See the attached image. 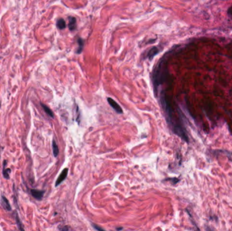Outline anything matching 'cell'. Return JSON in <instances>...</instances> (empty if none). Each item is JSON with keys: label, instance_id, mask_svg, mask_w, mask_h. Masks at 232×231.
Wrapping results in <instances>:
<instances>
[{"label": "cell", "instance_id": "1", "mask_svg": "<svg viewBox=\"0 0 232 231\" xmlns=\"http://www.w3.org/2000/svg\"><path fill=\"white\" fill-rule=\"evenodd\" d=\"M160 100L162 106L164 110L167 122L169 124L170 127H171L172 131L177 135L182 138L186 142H188V136L186 134L184 128H183L182 125H181V122L177 121V120L175 119V114L173 112L172 108L171 107L170 104L168 101L167 98L165 97V95L162 94Z\"/></svg>", "mask_w": 232, "mask_h": 231}, {"label": "cell", "instance_id": "15", "mask_svg": "<svg viewBox=\"0 0 232 231\" xmlns=\"http://www.w3.org/2000/svg\"><path fill=\"white\" fill-rule=\"evenodd\" d=\"M60 230H69V228H67V227H64V228H59Z\"/></svg>", "mask_w": 232, "mask_h": 231}, {"label": "cell", "instance_id": "9", "mask_svg": "<svg viewBox=\"0 0 232 231\" xmlns=\"http://www.w3.org/2000/svg\"><path fill=\"white\" fill-rule=\"evenodd\" d=\"M41 106H42L43 109L44 110V111L46 112V114H48V115L50 116V117H51L52 118L54 117V114H53V112L52 111V110L50 109V108L47 106L46 105H45V104L41 103Z\"/></svg>", "mask_w": 232, "mask_h": 231}, {"label": "cell", "instance_id": "13", "mask_svg": "<svg viewBox=\"0 0 232 231\" xmlns=\"http://www.w3.org/2000/svg\"><path fill=\"white\" fill-rule=\"evenodd\" d=\"M11 170L10 169H6L5 168V166L3 165V175L5 179H9L10 178V173Z\"/></svg>", "mask_w": 232, "mask_h": 231}, {"label": "cell", "instance_id": "5", "mask_svg": "<svg viewBox=\"0 0 232 231\" xmlns=\"http://www.w3.org/2000/svg\"><path fill=\"white\" fill-rule=\"evenodd\" d=\"M67 174H68V169L67 168H65L63 170V172H61V174H60L59 176H58V179L56 180V184H55V186H57L59 185L63 182L64 180L66 179V178H67Z\"/></svg>", "mask_w": 232, "mask_h": 231}, {"label": "cell", "instance_id": "8", "mask_svg": "<svg viewBox=\"0 0 232 231\" xmlns=\"http://www.w3.org/2000/svg\"><path fill=\"white\" fill-rule=\"evenodd\" d=\"M56 26H57V27L59 29H65L67 25H66V22L64 19L60 18L57 20V22H56Z\"/></svg>", "mask_w": 232, "mask_h": 231}, {"label": "cell", "instance_id": "2", "mask_svg": "<svg viewBox=\"0 0 232 231\" xmlns=\"http://www.w3.org/2000/svg\"><path fill=\"white\" fill-rule=\"evenodd\" d=\"M107 101H108L109 104H110V106L114 108V109L116 110V112H118L119 114H122L123 113V110L122 108L120 107V106L117 103V102L114 100H113L112 98H107Z\"/></svg>", "mask_w": 232, "mask_h": 231}, {"label": "cell", "instance_id": "12", "mask_svg": "<svg viewBox=\"0 0 232 231\" xmlns=\"http://www.w3.org/2000/svg\"><path fill=\"white\" fill-rule=\"evenodd\" d=\"M52 150H53L54 156L56 157L58 156V153H59V150H58V147L54 140H53V141H52Z\"/></svg>", "mask_w": 232, "mask_h": 231}, {"label": "cell", "instance_id": "17", "mask_svg": "<svg viewBox=\"0 0 232 231\" xmlns=\"http://www.w3.org/2000/svg\"><path fill=\"white\" fill-rule=\"evenodd\" d=\"M0 153H1V147H0Z\"/></svg>", "mask_w": 232, "mask_h": 231}, {"label": "cell", "instance_id": "6", "mask_svg": "<svg viewBox=\"0 0 232 231\" xmlns=\"http://www.w3.org/2000/svg\"><path fill=\"white\" fill-rule=\"evenodd\" d=\"M159 50L158 48L154 46V47L151 48V49L149 50V51L148 52V53L147 54V58H148L150 61H152L154 58V56H155V55H157V54L159 53Z\"/></svg>", "mask_w": 232, "mask_h": 231}, {"label": "cell", "instance_id": "11", "mask_svg": "<svg viewBox=\"0 0 232 231\" xmlns=\"http://www.w3.org/2000/svg\"><path fill=\"white\" fill-rule=\"evenodd\" d=\"M14 215H15V219H16V222L17 224V226H18V229L21 230H24V228H23V227L22 223H21V221L20 220V218H19L18 213H17L16 211H15L14 212Z\"/></svg>", "mask_w": 232, "mask_h": 231}, {"label": "cell", "instance_id": "4", "mask_svg": "<svg viewBox=\"0 0 232 231\" xmlns=\"http://www.w3.org/2000/svg\"><path fill=\"white\" fill-rule=\"evenodd\" d=\"M0 203H1V206L3 207V208L6 211H11L12 210V207L10 204L8 200L7 199V198L5 197V196L2 195L1 196V200H0Z\"/></svg>", "mask_w": 232, "mask_h": 231}, {"label": "cell", "instance_id": "3", "mask_svg": "<svg viewBox=\"0 0 232 231\" xmlns=\"http://www.w3.org/2000/svg\"><path fill=\"white\" fill-rule=\"evenodd\" d=\"M30 193L31 195L35 199L40 201V200L42 199L43 197H44L45 191H40V190H37V189H31L30 191Z\"/></svg>", "mask_w": 232, "mask_h": 231}, {"label": "cell", "instance_id": "14", "mask_svg": "<svg viewBox=\"0 0 232 231\" xmlns=\"http://www.w3.org/2000/svg\"><path fill=\"white\" fill-rule=\"evenodd\" d=\"M92 226L94 227V228L95 229H96V230H104V229L102 228H101V227L98 226H97V225H96V224H92Z\"/></svg>", "mask_w": 232, "mask_h": 231}, {"label": "cell", "instance_id": "10", "mask_svg": "<svg viewBox=\"0 0 232 231\" xmlns=\"http://www.w3.org/2000/svg\"><path fill=\"white\" fill-rule=\"evenodd\" d=\"M77 43H78L79 47H78V48H77V54H81V52L83 51V46H84V44H83V43H84V42H83V40L81 38H79L78 40H77Z\"/></svg>", "mask_w": 232, "mask_h": 231}, {"label": "cell", "instance_id": "7", "mask_svg": "<svg viewBox=\"0 0 232 231\" xmlns=\"http://www.w3.org/2000/svg\"><path fill=\"white\" fill-rule=\"evenodd\" d=\"M76 18L75 17L70 16L69 17V24H68V27H69V30L73 31L75 30L76 27H77V23H76Z\"/></svg>", "mask_w": 232, "mask_h": 231}, {"label": "cell", "instance_id": "16", "mask_svg": "<svg viewBox=\"0 0 232 231\" xmlns=\"http://www.w3.org/2000/svg\"><path fill=\"white\" fill-rule=\"evenodd\" d=\"M122 229H123V228H122V227H121V228H117L116 230H122Z\"/></svg>", "mask_w": 232, "mask_h": 231}]
</instances>
